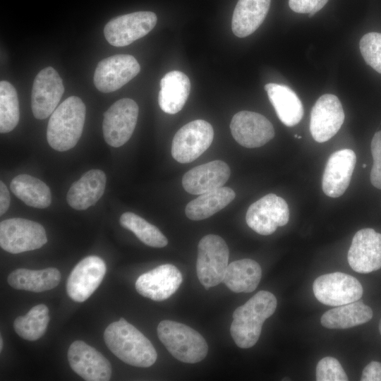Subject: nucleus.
Returning <instances> with one entry per match:
<instances>
[{"label": "nucleus", "mask_w": 381, "mask_h": 381, "mask_svg": "<svg viewBox=\"0 0 381 381\" xmlns=\"http://www.w3.org/2000/svg\"><path fill=\"white\" fill-rule=\"evenodd\" d=\"M298 138L301 139V135H298Z\"/></svg>", "instance_id": "a18cd8bd"}, {"label": "nucleus", "mask_w": 381, "mask_h": 381, "mask_svg": "<svg viewBox=\"0 0 381 381\" xmlns=\"http://www.w3.org/2000/svg\"><path fill=\"white\" fill-rule=\"evenodd\" d=\"M63 80L57 71L48 66L35 78L31 93V108L34 116L44 119L50 116L64 94Z\"/></svg>", "instance_id": "ddd939ff"}, {"label": "nucleus", "mask_w": 381, "mask_h": 381, "mask_svg": "<svg viewBox=\"0 0 381 381\" xmlns=\"http://www.w3.org/2000/svg\"><path fill=\"white\" fill-rule=\"evenodd\" d=\"M3 347V338L0 337V351H1Z\"/></svg>", "instance_id": "ea45409f"}, {"label": "nucleus", "mask_w": 381, "mask_h": 381, "mask_svg": "<svg viewBox=\"0 0 381 381\" xmlns=\"http://www.w3.org/2000/svg\"><path fill=\"white\" fill-rule=\"evenodd\" d=\"M356 162V154L350 149L337 150L331 155L322 180V188L326 195L338 198L344 193L350 183Z\"/></svg>", "instance_id": "aec40b11"}, {"label": "nucleus", "mask_w": 381, "mask_h": 381, "mask_svg": "<svg viewBox=\"0 0 381 381\" xmlns=\"http://www.w3.org/2000/svg\"><path fill=\"white\" fill-rule=\"evenodd\" d=\"M366 167V164H363V167L365 168Z\"/></svg>", "instance_id": "37998d69"}, {"label": "nucleus", "mask_w": 381, "mask_h": 381, "mask_svg": "<svg viewBox=\"0 0 381 381\" xmlns=\"http://www.w3.org/2000/svg\"><path fill=\"white\" fill-rule=\"evenodd\" d=\"M106 264L98 256L81 260L71 271L66 282V292L76 302L87 300L101 284L106 274Z\"/></svg>", "instance_id": "dca6fc26"}, {"label": "nucleus", "mask_w": 381, "mask_h": 381, "mask_svg": "<svg viewBox=\"0 0 381 381\" xmlns=\"http://www.w3.org/2000/svg\"><path fill=\"white\" fill-rule=\"evenodd\" d=\"M157 16L151 11H137L110 20L104 28L107 42L125 47L148 34L156 25Z\"/></svg>", "instance_id": "9d476101"}, {"label": "nucleus", "mask_w": 381, "mask_h": 381, "mask_svg": "<svg viewBox=\"0 0 381 381\" xmlns=\"http://www.w3.org/2000/svg\"><path fill=\"white\" fill-rule=\"evenodd\" d=\"M10 195L8 188L3 181H0V214H4L8 209Z\"/></svg>", "instance_id": "58836bf2"}, {"label": "nucleus", "mask_w": 381, "mask_h": 381, "mask_svg": "<svg viewBox=\"0 0 381 381\" xmlns=\"http://www.w3.org/2000/svg\"><path fill=\"white\" fill-rule=\"evenodd\" d=\"M229 257V248L219 236L208 234L200 239L198 246L196 273L206 289L222 282Z\"/></svg>", "instance_id": "39448f33"}, {"label": "nucleus", "mask_w": 381, "mask_h": 381, "mask_svg": "<svg viewBox=\"0 0 381 381\" xmlns=\"http://www.w3.org/2000/svg\"><path fill=\"white\" fill-rule=\"evenodd\" d=\"M182 280V274L176 267L164 264L141 274L136 280L135 289L143 296L161 301L173 295Z\"/></svg>", "instance_id": "6ab92c4d"}, {"label": "nucleus", "mask_w": 381, "mask_h": 381, "mask_svg": "<svg viewBox=\"0 0 381 381\" xmlns=\"http://www.w3.org/2000/svg\"><path fill=\"white\" fill-rule=\"evenodd\" d=\"M20 118L19 102L15 87L8 81L0 82V132L13 131Z\"/></svg>", "instance_id": "473e14b6"}, {"label": "nucleus", "mask_w": 381, "mask_h": 381, "mask_svg": "<svg viewBox=\"0 0 381 381\" xmlns=\"http://www.w3.org/2000/svg\"><path fill=\"white\" fill-rule=\"evenodd\" d=\"M67 356L71 369L85 380H110V362L99 351L83 341H73L69 346Z\"/></svg>", "instance_id": "2eb2a0df"}, {"label": "nucleus", "mask_w": 381, "mask_h": 381, "mask_svg": "<svg viewBox=\"0 0 381 381\" xmlns=\"http://www.w3.org/2000/svg\"><path fill=\"white\" fill-rule=\"evenodd\" d=\"M213 138L214 131L210 123L201 119L190 121L175 134L171 155L180 163L191 162L208 149Z\"/></svg>", "instance_id": "0eeeda50"}, {"label": "nucleus", "mask_w": 381, "mask_h": 381, "mask_svg": "<svg viewBox=\"0 0 381 381\" xmlns=\"http://www.w3.org/2000/svg\"><path fill=\"white\" fill-rule=\"evenodd\" d=\"M373 164L370 171V181L373 186L381 190V131L375 133L371 141Z\"/></svg>", "instance_id": "c9c22d12"}, {"label": "nucleus", "mask_w": 381, "mask_h": 381, "mask_svg": "<svg viewBox=\"0 0 381 381\" xmlns=\"http://www.w3.org/2000/svg\"><path fill=\"white\" fill-rule=\"evenodd\" d=\"M289 209L286 202L275 194H267L248 207L246 220L248 226L256 233L267 236L278 226L286 224Z\"/></svg>", "instance_id": "9b49d317"}, {"label": "nucleus", "mask_w": 381, "mask_h": 381, "mask_svg": "<svg viewBox=\"0 0 381 381\" xmlns=\"http://www.w3.org/2000/svg\"><path fill=\"white\" fill-rule=\"evenodd\" d=\"M140 71V64L132 55H113L97 64L94 73V85L102 92H111L128 83Z\"/></svg>", "instance_id": "f8f14e48"}, {"label": "nucleus", "mask_w": 381, "mask_h": 381, "mask_svg": "<svg viewBox=\"0 0 381 381\" xmlns=\"http://www.w3.org/2000/svg\"><path fill=\"white\" fill-rule=\"evenodd\" d=\"M11 192L27 205L46 208L52 202L49 188L41 180L28 174L16 176L11 182Z\"/></svg>", "instance_id": "c756f323"}, {"label": "nucleus", "mask_w": 381, "mask_h": 381, "mask_svg": "<svg viewBox=\"0 0 381 381\" xmlns=\"http://www.w3.org/2000/svg\"><path fill=\"white\" fill-rule=\"evenodd\" d=\"M379 331H380V332L381 334V319H380V323H379Z\"/></svg>", "instance_id": "79ce46f5"}, {"label": "nucleus", "mask_w": 381, "mask_h": 381, "mask_svg": "<svg viewBox=\"0 0 381 381\" xmlns=\"http://www.w3.org/2000/svg\"><path fill=\"white\" fill-rule=\"evenodd\" d=\"M359 47L365 61L381 73V33L372 32L364 35L360 40Z\"/></svg>", "instance_id": "72a5a7b5"}, {"label": "nucleus", "mask_w": 381, "mask_h": 381, "mask_svg": "<svg viewBox=\"0 0 381 381\" xmlns=\"http://www.w3.org/2000/svg\"><path fill=\"white\" fill-rule=\"evenodd\" d=\"M372 318V309L356 301L326 311L322 315L320 322L328 329H347L364 324Z\"/></svg>", "instance_id": "cd10ccee"}, {"label": "nucleus", "mask_w": 381, "mask_h": 381, "mask_svg": "<svg viewBox=\"0 0 381 381\" xmlns=\"http://www.w3.org/2000/svg\"><path fill=\"white\" fill-rule=\"evenodd\" d=\"M106 175L99 169H91L74 182L67 193L68 205L77 210H86L94 205L102 196Z\"/></svg>", "instance_id": "4be33fe9"}, {"label": "nucleus", "mask_w": 381, "mask_h": 381, "mask_svg": "<svg viewBox=\"0 0 381 381\" xmlns=\"http://www.w3.org/2000/svg\"><path fill=\"white\" fill-rule=\"evenodd\" d=\"M104 339L108 349L128 365L147 368L157 360V351L150 340L123 318L108 325Z\"/></svg>", "instance_id": "f257e3e1"}, {"label": "nucleus", "mask_w": 381, "mask_h": 381, "mask_svg": "<svg viewBox=\"0 0 381 381\" xmlns=\"http://www.w3.org/2000/svg\"><path fill=\"white\" fill-rule=\"evenodd\" d=\"M138 106L130 98L114 102L104 114L103 135L106 143L114 147L124 145L135 128Z\"/></svg>", "instance_id": "6e6552de"}, {"label": "nucleus", "mask_w": 381, "mask_h": 381, "mask_svg": "<svg viewBox=\"0 0 381 381\" xmlns=\"http://www.w3.org/2000/svg\"><path fill=\"white\" fill-rule=\"evenodd\" d=\"M315 14V13L311 12V13H308V16L309 18H311V17H313Z\"/></svg>", "instance_id": "a19ab883"}, {"label": "nucleus", "mask_w": 381, "mask_h": 381, "mask_svg": "<svg viewBox=\"0 0 381 381\" xmlns=\"http://www.w3.org/2000/svg\"><path fill=\"white\" fill-rule=\"evenodd\" d=\"M361 381H381V363L371 361L363 369Z\"/></svg>", "instance_id": "4c0bfd02"}, {"label": "nucleus", "mask_w": 381, "mask_h": 381, "mask_svg": "<svg viewBox=\"0 0 381 381\" xmlns=\"http://www.w3.org/2000/svg\"><path fill=\"white\" fill-rule=\"evenodd\" d=\"M49 321L47 306L39 304L32 307L25 315L16 318L13 322V327L23 339L35 341L44 335Z\"/></svg>", "instance_id": "7c9ffc66"}, {"label": "nucleus", "mask_w": 381, "mask_h": 381, "mask_svg": "<svg viewBox=\"0 0 381 381\" xmlns=\"http://www.w3.org/2000/svg\"><path fill=\"white\" fill-rule=\"evenodd\" d=\"M230 130L235 140L247 148L261 147L274 136L272 123L262 114L250 111L236 113L231 119Z\"/></svg>", "instance_id": "f3484780"}, {"label": "nucleus", "mask_w": 381, "mask_h": 381, "mask_svg": "<svg viewBox=\"0 0 381 381\" xmlns=\"http://www.w3.org/2000/svg\"><path fill=\"white\" fill-rule=\"evenodd\" d=\"M262 277L260 265L251 259H241L228 265L222 282L235 293H250Z\"/></svg>", "instance_id": "a878e982"}, {"label": "nucleus", "mask_w": 381, "mask_h": 381, "mask_svg": "<svg viewBox=\"0 0 381 381\" xmlns=\"http://www.w3.org/2000/svg\"><path fill=\"white\" fill-rule=\"evenodd\" d=\"M190 91V82L183 72L172 71L161 79L158 102L165 113L174 114L183 107Z\"/></svg>", "instance_id": "5701e85b"}, {"label": "nucleus", "mask_w": 381, "mask_h": 381, "mask_svg": "<svg viewBox=\"0 0 381 381\" xmlns=\"http://www.w3.org/2000/svg\"><path fill=\"white\" fill-rule=\"evenodd\" d=\"M270 102L279 120L286 126L298 124L303 116V107L295 92L286 85L267 83L265 85Z\"/></svg>", "instance_id": "b1692460"}, {"label": "nucleus", "mask_w": 381, "mask_h": 381, "mask_svg": "<svg viewBox=\"0 0 381 381\" xmlns=\"http://www.w3.org/2000/svg\"><path fill=\"white\" fill-rule=\"evenodd\" d=\"M271 0H238L234 8L231 29L238 37L253 33L264 21Z\"/></svg>", "instance_id": "393cba45"}, {"label": "nucleus", "mask_w": 381, "mask_h": 381, "mask_svg": "<svg viewBox=\"0 0 381 381\" xmlns=\"http://www.w3.org/2000/svg\"><path fill=\"white\" fill-rule=\"evenodd\" d=\"M230 168L221 160L212 161L188 171L182 178L185 190L193 195H201L222 187L230 176Z\"/></svg>", "instance_id": "412c9836"}, {"label": "nucleus", "mask_w": 381, "mask_h": 381, "mask_svg": "<svg viewBox=\"0 0 381 381\" xmlns=\"http://www.w3.org/2000/svg\"><path fill=\"white\" fill-rule=\"evenodd\" d=\"M298 135H296H296H294V137H295V138H298Z\"/></svg>", "instance_id": "c03bdc74"}, {"label": "nucleus", "mask_w": 381, "mask_h": 381, "mask_svg": "<svg viewBox=\"0 0 381 381\" xmlns=\"http://www.w3.org/2000/svg\"><path fill=\"white\" fill-rule=\"evenodd\" d=\"M60 280L61 273L54 267L41 270L20 268L13 270L8 277V282L13 288L35 293L55 288Z\"/></svg>", "instance_id": "bb28decb"}, {"label": "nucleus", "mask_w": 381, "mask_h": 381, "mask_svg": "<svg viewBox=\"0 0 381 381\" xmlns=\"http://www.w3.org/2000/svg\"><path fill=\"white\" fill-rule=\"evenodd\" d=\"M121 225L131 231L143 243L154 248L167 245L166 236L155 226L133 212H125L120 217Z\"/></svg>", "instance_id": "2f4dec72"}, {"label": "nucleus", "mask_w": 381, "mask_h": 381, "mask_svg": "<svg viewBox=\"0 0 381 381\" xmlns=\"http://www.w3.org/2000/svg\"><path fill=\"white\" fill-rule=\"evenodd\" d=\"M157 332L167 351L181 362L195 363L207 356L208 346L204 337L185 324L162 320L159 323Z\"/></svg>", "instance_id": "20e7f679"}, {"label": "nucleus", "mask_w": 381, "mask_h": 381, "mask_svg": "<svg viewBox=\"0 0 381 381\" xmlns=\"http://www.w3.org/2000/svg\"><path fill=\"white\" fill-rule=\"evenodd\" d=\"M277 303L273 294L260 291L234 311L230 333L238 347L248 349L257 343L262 325L275 312Z\"/></svg>", "instance_id": "f03ea898"}, {"label": "nucleus", "mask_w": 381, "mask_h": 381, "mask_svg": "<svg viewBox=\"0 0 381 381\" xmlns=\"http://www.w3.org/2000/svg\"><path fill=\"white\" fill-rule=\"evenodd\" d=\"M328 0H289L290 8L298 13H316L320 11Z\"/></svg>", "instance_id": "e433bc0d"}, {"label": "nucleus", "mask_w": 381, "mask_h": 381, "mask_svg": "<svg viewBox=\"0 0 381 381\" xmlns=\"http://www.w3.org/2000/svg\"><path fill=\"white\" fill-rule=\"evenodd\" d=\"M344 121V112L339 98L332 94L320 97L312 108L310 131L318 143L332 138Z\"/></svg>", "instance_id": "4468645a"}, {"label": "nucleus", "mask_w": 381, "mask_h": 381, "mask_svg": "<svg viewBox=\"0 0 381 381\" xmlns=\"http://www.w3.org/2000/svg\"><path fill=\"white\" fill-rule=\"evenodd\" d=\"M316 298L322 303L339 306L358 301L363 287L355 277L339 272L318 277L313 285Z\"/></svg>", "instance_id": "1a4fd4ad"}, {"label": "nucleus", "mask_w": 381, "mask_h": 381, "mask_svg": "<svg viewBox=\"0 0 381 381\" xmlns=\"http://www.w3.org/2000/svg\"><path fill=\"white\" fill-rule=\"evenodd\" d=\"M235 196L231 188L223 186L205 193L187 204L186 215L195 221L207 219L225 207Z\"/></svg>", "instance_id": "c85d7f7f"}, {"label": "nucleus", "mask_w": 381, "mask_h": 381, "mask_svg": "<svg viewBox=\"0 0 381 381\" xmlns=\"http://www.w3.org/2000/svg\"><path fill=\"white\" fill-rule=\"evenodd\" d=\"M47 242L44 228L39 223L23 218H11L0 223V246L16 254L38 249Z\"/></svg>", "instance_id": "423d86ee"}, {"label": "nucleus", "mask_w": 381, "mask_h": 381, "mask_svg": "<svg viewBox=\"0 0 381 381\" xmlns=\"http://www.w3.org/2000/svg\"><path fill=\"white\" fill-rule=\"evenodd\" d=\"M348 376L336 358L327 356L322 358L316 366L317 381H346Z\"/></svg>", "instance_id": "f704fd0d"}, {"label": "nucleus", "mask_w": 381, "mask_h": 381, "mask_svg": "<svg viewBox=\"0 0 381 381\" xmlns=\"http://www.w3.org/2000/svg\"><path fill=\"white\" fill-rule=\"evenodd\" d=\"M86 108L76 96L66 99L52 114L47 129L49 145L60 152L73 148L83 132Z\"/></svg>", "instance_id": "7ed1b4c3"}, {"label": "nucleus", "mask_w": 381, "mask_h": 381, "mask_svg": "<svg viewBox=\"0 0 381 381\" xmlns=\"http://www.w3.org/2000/svg\"><path fill=\"white\" fill-rule=\"evenodd\" d=\"M348 262L356 272L369 273L381 268V234L370 228L358 231L348 252Z\"/></svg>", "instance_id": "a211bd4d"}]
</instances>
